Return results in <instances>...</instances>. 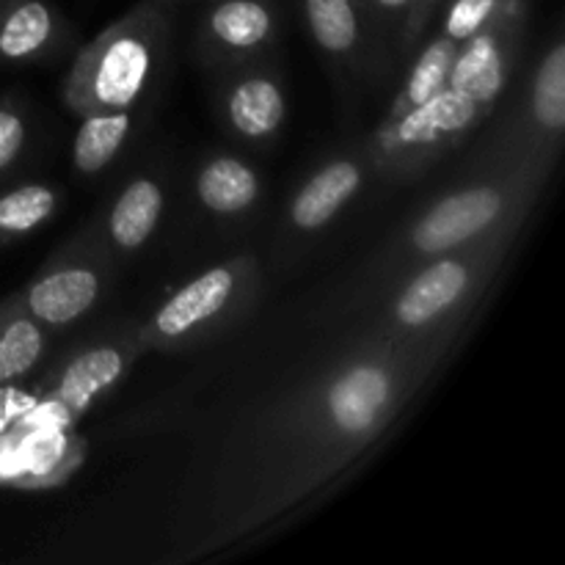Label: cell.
Returning a JSON list of instances; mask_svg holds the SVG:
<instances>
[{
  "mask_svg": "<svg viewBox=\"0 0 565 565\" xmlns=\"http://www.w3.org/2000/svg\"><path fill=\"white\" fill-rule=\"evenodd\" d=\"M218 116L248 147H268L287 125L285 81L274 66L252 64L221 75Z\"/></svg>",
  "mask_w": 565,
  "mask_h": 565,
  "instance_id": "obj_13",
  "label": "cell"
},
{
  "mask_svg": "<svg viewBox=\"0 0 565 565\" xmlns=\"http://www.w3.org/2000/svg\"><path fill=\"white\" fill-rule=\"evenodd\" d=\"M114 259L94 224H86L9 298L55 334L86 320L103 303L114 281Z\"/></svg>",
  "mask_w": 565,
  "mask_h": 565,
  "instance_id": "obj_7",
  "label": "cell"
},
{
  "mask_svg": "<svg viewBox=\"0 0 565 565\" xmlns=\"http://www.w3.org/2000/svg\"><path fill=\"white\" fill-rule=\"evenodd\" d=\"M519 232L522 226H505L412 268L384 292L386 301L373 326L395 337L463 331L516 246Z\"/></svg>",
  "mask_w": 565,
  "mask_h": 565,
  "instance_id": "obj_4",
  "label": "cell"
},
{
  "mask_svg": "<svg viewBox=\"0 0 565 565\" xmlns=\"http://www.w3.org/2000/svg\"><path fill=\"white\" fill-rule=\"evenodd\" d=\"M77 119L81 125L72 138V169L81 177H99L130 143L138 114L136 110H97Z\"/></svg>",
  "mask_w": 565,
  "mask_h": 565,
  "instance_id": "obj_18",
  "label": "cell"
},
{
  "mask_svg": "<svg viewBox=\"0 0 565 565\" xmlns=\"http://www.w3.org/2000/svg\"><path fill=\"white\" fill-rule=\"evenodd\" d=\"M565 132V42L561 33L552 36L535 64L524 94L522 121L511 130V138L494 152L541 154L557 160Z\"/></svg>",
  "mask_w": 565,
  "mask_h": 565,
  "instance_id": "obj_14",
  "label": "cell"
},
{
  "mask_svg": "<svg viewBox=\"0 0 565 565\" xmlns=\"http://www.w3.org/2000/svg\"><path fill=\"white\" fill-rule=\"evenodd\" d=\"M259 287L263 268L254 254H237L199 270L138 320L143 348L185 353L207 345L254 307Z\"/></svg>",
  "mask_w": 565,
  "mask_h": 565,
  "instance_id": "obj_5",
  "label": "cell"
},
{
  "mask_svg": "<svg viewBox=\"0 0 565 565\" xmlns=\"http://www.w3.org/2000/svg\"><path fill=\"white\" fill-rule=\"evenodd\" d=\"M491 163L463 185L425 204L375 257L362 290L384 296L401 276L439 254L456 252L505 226H524L555 160L491 152Z\"/></svg>",
  "mask_w": 565,
  "mask_h": 565,
  "instance_id": "obj_2",
  "label": "cell"
},
{
  "mask_svg": "<svg viewBox=\"0 0 565 565\" xmlns=\"http://www.w3.org/2000/svg\"><path fill=\"white\" fill-rule=\"evenodd\" d=\"M75 50V28L53 0H0V66H53Z\"/></svg>",
  "mask_w": 565,
  "mask_h": 565,
  "instance_id": "obj_15",
  "label": "cell"
},
{
  "mask_svg": "<svg viewBox=\"0 0 565 565\" xmlns=\"http://www.w3.org/2000/svg\"><path fill=\"white\" fill-rule=\"evenodd\" d=\"M166 215V185L158 174H138L119 188L105 213L94 218L99 241L114 257L143 252Z\"/></svg>",
  "mask_w": 565,
  "mask_h": 565,
  "instance_id": "obj_16",
  "label": "cell"
},
{
  "mask_svg": "<svg viewBox=\"0 0 565 565\" xmlns=\"http://www.w3.org/2000/svg\"><path fill=\"white\" fill-rule=\"evenodd\" d=\"M445 3L447 0H408V14L406 22H403L401 42H397L395 50V64L397 61H412L414 50H417V44L428 36L430 22L439 17L441 6Z\"/></svg>",
  "mask_w": 565,
  "mask_h": 565,
  "instance_id": "obj_26",
  "label": "cell"
},
{
  "mask_svg": "<svg viewBox=\"0 0 565 565\" xmlns=\"http://www.w3.org/2000/svg\"><path fill=\"white\" fill-rule=\"evenodd\" d=\"M53 331L22 312L11 298L0 301V386L14 384L39 367L50 348Z\"/></svg>",
  "mask_w": 565,
  "mask_h": 565,
  "instance_id": "obj_21",
  "label": "cell"
},
{
  "mask_svg": "<svg viewBox=\"0 0 565 565\" xmlns=\"http://www.w3.org/2000/svg\"><path fill=\"white\" fill-rule=\"evenodd\" d=\"M177 0H138L70 55L61 99L75 116L138 110L158 86L174 33Z\"/></svg>",
  "mask_w": 565,
  "mask_h": 565,
  "instance_id": "obj_3",
  "label": "cell"
},
{
  "mask_svg": "<svg viewBox=\"0 0 565 565\" xmlns=\"http://www.w3.org/2000/svg\"><path fill=\"white\" fill-rule=\"evenodd\" d=\"M281 36L279 0H207L196 31V55L224 72L263 64Z\"/></svg>",
  "mask_w": 565,
  "mask_h": 565,
  "instance_id": "obj_9",
  "label": "cell"
},
{
  "mask_svg": "<svg viewBox=\"0 0 565 565\" xmlns=\"http://www.w3.org/2000/svg\"><path fill=\"white\" fill-rule=\"evenodd\" d=\"M489 110L447 86L419 108L395 121H381L364 141L373 171L384 180L406 182L456 149Z\"/></svg>",
  "mask_w": 565,
  "mask_h": 565,
  "instance_id": "obj_6",
  "label": "cell"
},
{
  "mask_svg": "<svg viewBox=\"0 0 565 565\" xmlns=\"http://www.w3.org/2000/svg\"><path fill=\"white\" fill-rule=\"evenodd\" d=\"M64 207V191L53 182H20L0 191V248L36 235Z\"/></svg>",
  "mask_w": 565,
  "mask_h": 565,
  "instance_id": "obj_20",
  "label": "cell"
},
{
  "mask_svg": "<svg viewBox=\"0 0 565 565\" xmlns=\"http://www.w3.org/2000/svg\"><path fill=\"white\" fill-rule=\"evenodd\" d=\"M505 6L508 0H447L439 11V33H445L456 44H463L475 33L483 31L486 25H491Z\"/></svg>",
  "mask_w": 565,
  "mask_h": 565,
  "instance_id": "obj_24",
  "label": "cell"
},
{
  "mask_svg": "<svg viewBox=\"0 0 565 565\" xmlns=\"http://www.w3.org/2000/svg\"><path fill=\"white\" fill-rule=\"evenodd\" d=\"M359 3L364 6V11H367V17H370V3H367V0H359Z\"/></svg>",
  "mask_w": 565,
  "mask_h": 565,
  "instance_id": "obj_27",
  "label": "cell"
},
{
  "mask_svg": "<svg viewBox=\"0 0 565 565\" xmlns=\"http://www.w3.org/2000/svg\"><path fill=\"white\" fill-rule=\"evenodd\" d=\"M463 331L367 334L232 434L174 561L259 544L345 486L390 441Z\"/></svg>",
  "mask_w": 565,
  "mask_h": 565,
  "instance_id": "obj_1",
  "label": "cell"
},
{
  "mask_svg": "<svg viewBox=\"0 0 565 565\" xmlns=\"http://www.w3.org/2000/svg\"><path fill=\"white\" fill-rule=\"evenodd\" d=\"M193 193L204 213L221 221H241L259 207L265 182L257 166L235 152H213L199 163Z\"/></svg>",
  "mask_w": 565,
  "mask_h": 565,
  "instance_id": "obj_17",
  "label": "cell"
},
{
  "mask_svg": "<svg viewBox=\"0 0 565 565\" xmlns=\"http://www.w3.org/2000/svg\"><path fill=\"white\" fill-rule=\"evenodd\" d=\"M419 53L414 55V64H408L406 81H403L401 92L392 97L390 108H386L384 119L381 121H395L401 119L408 110L419 108L428 99H434L436 94L445 92L447 81H450L452 61H456L458 44L452 39H447L445 33H436L428 42L417 44Z\"/></svg>",
  "mask_w": 565,
  "mask_h": 565,
  "instance_id": "obj_19",
  "label": "cell"
},
{
  "mask_svg": "<svg viewBox=\"0 0 565 565\" xmlns=\"http://www.w3.org/2000/svg\"><path fill=\"white\" fill-rule=\"evenodd\" d=\"M530 0H508L502 14L491 25L458 44L447 86L463 97L475 99L480 108L491 114L500 94L505 92L516 55L522 50L524 20H527Z\"/></svg>",
  "mask_w": 565,
  "mask_h": 565,
  "instance_id": "obj_10",
  "label": "cell"
},
{
  "mask_svg": "<svg viewBox=\"0 0 565 565\" xmlns=\"http://www.w3.org/2000/svg\"><path fill=\"white\" fill-rule=\"evenodd\" d=\"M36 458H31L25 472L20 475L17 486L22 489H44V486H55L58 480L70 478L83 461V445L75 436L55 434L47 441L36 445Z\"/></svg>",
  "mask_w": 565,
  "mask_h": 565,
  "instance_id": "obj_22",
  "label": "cell"
},
{
  "mask_svg": "<svg viewBox=\"0 0 565 565\" xmlns=\"http://www.w3.org/2000/svg\"><path fill=\"white\" fill-rule=\"evenodd\" d=\"M315 47L334 70L359 77H384L392 70L381 53L367 11L359 0H298Z\"/></svg>",
  "mask_w": 565,
  "mask_h": 565,
  "instance_id": "obj_12",
  "label": "cell"
},
{
  "mask_svg": "<svg viewBox=\"0 0 565 565\" xmlns=\"http://www.w3.org/2000/svg\"><path fill=\"white\" fill-rule=\"evenodd\" d=\"M367 147H351L326 158L290 196L285 210V230L292 241L315 237L329 230L364 193L373 177Z\"/></svg>",
  "mask_w": 565,
  "mask_h": 565,
  "instance_id": "obj_11",
  "label": "cell"
},
{
  "mask_svg": "<svg viewBox=\"0 0 565 565\" xmlns=\"http://www.w3.org/2000/svg\"><path fill=\"white\" fill-rule=\"evenodd\" d=\"M33 141L31 108L20 94H0V182L25 160Z\"/></svg>",
  "mask_w": 565,
  "mask_h": 565,
  "instance_id": "obj_23",
  "label": "cell"
},
{
  "mask_svg": "<svg viewBox=\"0 0 565 565\" xmlns=\"http://www.w3.org/2000/svg\"><path fill=\"white\" fill-rule=\"evenodd\" d=\"M370 3V22H373V33L379 39L381 53L386 55L390 66L395 64V50L401 42L403 22L408 14V0H367Z\"/></svg>",
  "mask_w": 565,
  "mask_h": 565,
  "instance_id": "obj_25",
  "label": "cell"
},
{
  "mask_svg": "<svg viewBox=\"0 0 565 565\" xmlns=\"http://www.w3.org/2000/svg\"><path fill=\"white\" fill-rule=\"evenodd\" d=\"M143 353L147 348L138 334V320H121L72 348L44 375L39 401L55 408L66 423H77L125 384Z\"/></svg>",
  "mask_w": 565,
  "mask_h": 565,
  "instance_id": "obj_8",
  "label": "cell"
}]
</instances>
